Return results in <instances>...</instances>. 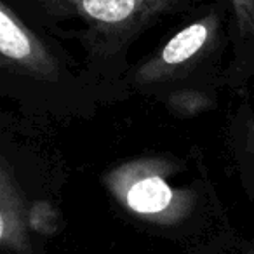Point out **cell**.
I'll list each match as a JSON object with an SVG mask.
<instances>
[{
	"label": "cell",
	"instance_id": "1",
	"mask_svg": "<svg viewBox=\"0 0 254 254\" xmlns=\"http://www.w3.org/2000/svg\"><path fill=\"white\" fill-rule=\"evenodd\" d=\"M173 171L166 159H136L108 171L105 185L127 212L155 225H176L191 212L195 195L171 183Z\"/></svg>",
	"mask_w": 254,
	"mask_h": 254
},
{
	"label": "cell",
	"instance_id": "2",
	"mask_svg": "<svg viewBox=\"0 0 254 254\" xmlns=\"http://www.w3.org/2000/svg\"><path fill=\"white\" fill-rule=\"evenodd\" d=\"M54 18L80 19L99 47L117 49L178 0H37Z\"/></svg>",
	"mask_w": 254,
	"mask_h": 254
},
{
	"label": "cell",
	"instance_id": "3",
	"mask_svg": "<svg viewBox=\"0 0 254 254\" xmlns=\"http://www.w3.org/2000/svg\"><path fill=\"white\" fill-rule=\"evenodd\" d=\"M218 30L219 18L216 14H207L185 26L155 56L146 60L136 70L134 82L139 85H152L180 77L181 71L211 51Z\"/></svg>",
	"mask_w": 254,
	"mask_h": 254
},
{
	"label": "cell",
	"instance_id": "4",
	"mask_svg": "<svg viewBox=\"0 0 254 254\" xmlns=\"http://www.w3.org/2000/svg\"><path fill=\"white\" fill-rule=\"evenodd\" d=\"M0 54L4 68L16 73L37 80L58 77L56 58L5 2L0 5Z\"/></svg>",
	"mask_w": 254,
	"mask_h": 254
},
{
	"label": "cell",
	"instance_id": "5",
	"mask_svg": "<svg viewBox=\"0 0 254 254\" xmlns=\"http://www.w3.org/2000/svg\"><path fill=\"white\" fill-rule=\"evenodd\" d=\"M30 209L26 207L19 187L9 166L2 162L0 169V246L18 254H28Z\"/></svg>",
	"mask_w": 254,
	"mask_h": 254
},
{
	"label": "cell",
	"instance_id": "6",
	"mask_svg": "<svg viewBox=\"0 0 254 254\" xmlns=\"http://www.w3.org/2000/svg\"><path fill=\"white\" fill-rule=\"evenodd\" d=\"M28 219H30V230H33L37 233H44V235L54 233L58 230V225H60L56 209L42 200L35 202L30 207Z\"/></svg>",
	"mask_w": 254,
	"mask_h": 254
},
{
	"label": "cell",
	"instance_id": "7",
	"mask_svg": "<svg viewBox=\"0 0 254 254\" xmlns=\"http://www.w3.org/2000/svg\"><path fill=\"white\" fill-rule=\"evenodd\" d=\"M205 105H207V98L198 94V92H180V94L171 96V108L180 113V115L181 113L187 115V110L190 115L197 113Z\"/></svg>",
	"mask_w": 254,
	"mask_h": 254
},
{
	"label": "cell",
	"instance_id": "8",
	"mask_svg": "<svg viewBox=\"0 0 254 254\" xmlns=\"http://www.w3.org/2000/svg\"><path fill=\"white\" fill-rule=\"evenodd\" d=\"M239 26L244 33L254 39V0H230Z\"/></svg>",
	"mask_w": 254,
	"mask_h": 254
},
{
	"label": "cell",
	"instance_id": "9",
	"mask_svg": "<svg viewBox=\"0 0 254 254\" xmlns=\"http://www.w3.org/2000/svg\"><path fill=\"white\" fill-rule=\"evenodd\" d=\"M253 143H254V129H253Z\"/></svg>",
	"mask_w": 254,
	"mask_h": 254
}]
</instances>
